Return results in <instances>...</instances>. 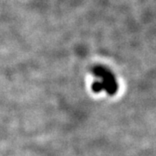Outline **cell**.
<instances>
[{"label":"cell","mask_w":156,"mask_h":156,"mask_svg":"<svg viewBox=\"0 0 156 156\" xmlns=\"http://www.w3.org/2000/svg\"><path fill=\"white\" fill-rule=\"evenodd\" d=\"M92 72L96 77L100 78L103 90H105L108 95H114L116 93L118 90V84L115 76L108 68L97 65L92 69Z\"/></svg>","instance_id":"6da1fadb"},{"label":"cell","mask_w":156,"mask_h":156,"mask_svg":"<svg viewBox=\"0 0 156 156\" xmlns=\"http://www.w3.org/2000/svg\"><path fill=\"white\" fill-rule=\"evenodd\" d=\"M92 89L95 93H100L101 91L103 90L102 84L101 83V81H95L92 84Z\"/></svg>","instance_id":"7a4b0ae2"}]
</instances>
